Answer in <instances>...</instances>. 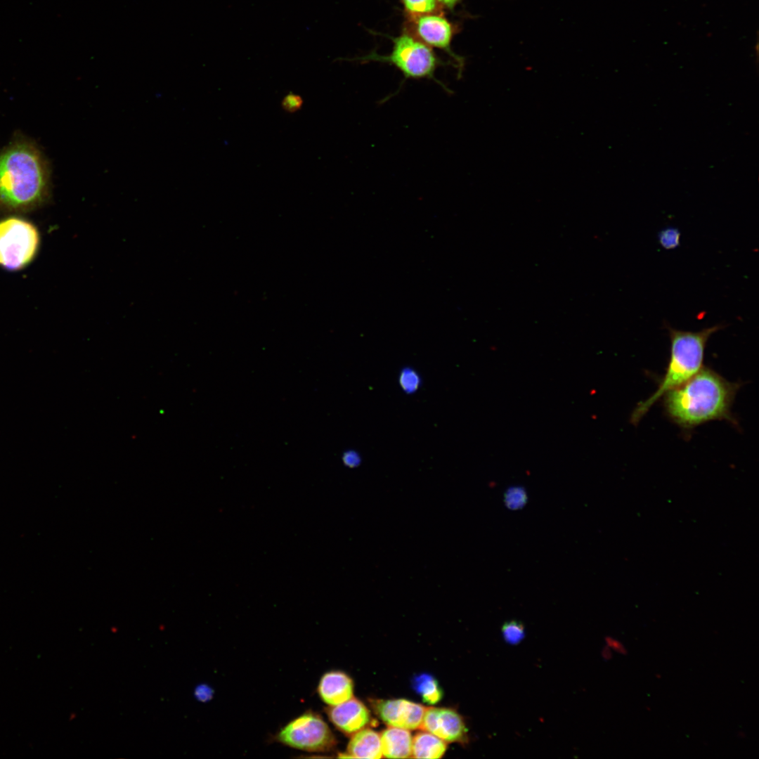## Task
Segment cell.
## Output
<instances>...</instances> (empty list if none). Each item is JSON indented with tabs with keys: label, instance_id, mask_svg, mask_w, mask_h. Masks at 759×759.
Here are the masks:
<instances>
[{
	"label": "cell",
	"instance_id": "cell-1",
	"mask_svg": "<svg viewBox=\"0 0 759 759\" xmlns=\"http://www.w3.org/2000/svg\"><path fill=\"white\" fill-rule=\"evenodd\" d=\"M739 387L715 371L701 368L682 385L663 396L668 417L682 428L689 429L715 420L734 422L731 407Z\"/></svg>",
	"mask_w": 759,
	"mask_h": 759
},
{
	"label": "cell",
	"instance_id": "cell-2",
	"mask_svg": "<svg viewBox=\"0 0 759 759\" xmlns=\"http://www.w3.org/2000/svg\"><path fill=\"white\" fill-rule=\"evenodd\" d=\"M44 162L34 148L16 143L0 155V200L12 208L39 202L47 187Z\"/></svg>",
	"mask_w": 759,
	"mask_h": 759
},
{
	"label": "cell",
	"instance_id": "cell-3",
	"mask_svg": "<svg viewBox=\"0 0 759 759\" xmlns=\"http://www.w3.org/2000/svg\"><path fill=\"white\" fill-rule=\"evenodd\" d=\"M722 327L717 325L697 332L667 327L670 340V354L667 369L657 389L647 399L640 402L634 409L630 417L631 423L636 425L661 397L686 382L701 369L707 342Z\"/></svg>",
	"mask_w": 759,
	"mask_h": 759
},
{
	"label": "cell",
	"instance_id": "cell-4",
	"mask_svg": "<svg viewBox=\"0 0 759 759\" xmlns=\"http://www.w3.org/2000/svg\"><path fill=\"white\" fill-rule=\"evenodd\" d=\"M391 39L392 48L387 55H379L373 51L353 60L362 63L373 61L387 63L397 68L406 79H432L446 91L450 92L435 77L436 69L445 63L439 60L432 48L406 29L401 34L391 37Z\"/></svg>",
	"mask_w": 759,
	"mask_h": 759
},
{
	"label": "cell",
	"instance_id": "cell-5",
	"mask_svg": "<svg viewBox=\"0 0 759 759\" xmlns=\"http://www.w3.org/2000/svg\"><path fill=\"white\" fill-rule=\"evenodd\" d=\"M275 739L285 746L307 752H328L337 744L335 735L323 717L312 711L287 723Z\"/></svg>",
	"mask_w": 759,
	"mask_h": 759
},
{
	"label": "cell",
	"instance_id": "cell-6",
	"mask_svg": "<svg viewBox=\"0 0 759 759\" xmlns=\"http://www.w3.org/2000/svg\"><path fill=\"white\" fill-rule=\"evenodd\" d=\"M39 235L30 222L18 217L0 221V266L17 271L30 264L37 252Z\"/></svg>",
	"mask_w": 759,
	"mask_h": 759
},
{
	"label": "cell",
	"instance_id": "cell-7",
	"mask_svg": "<svg viewBox=\"0 0 759 759\" xmlns=\"http://www.w3.org/2000/svg\"><path fill=\"white\" fill-rule=\"evenodd\" d=\"M409 28L406 30L423 43L448 53L457 63L459 74L463 67L462 58L451 49V42L456 32V27L448 20L443 12L426 14L408 20Z\"/></svg>",
	"mask_w": 759,
	"mask_h": 759
},
{
	"label": "cell",
	"instance_id": "cell-8",
	"mask_svg": "<svg viewBox=\"0 0 759 759\" xmlns=\"http://www.w3.org/2000/svg\"><path fill=\"white\" fill-rule=\"evenodd\" d=\"M373 713L388 727L414 730L421 727L426 707L405 699H370Z\"/></svg>",
	"mask_w": 759,
	"mask_h": 759
},
{
	"label": "cell",
	"instance_id": "cell-9",
	"mask_svg": "<svg viewBox=\"0 0 759 759\" xmlns=\"http://www.w3.org/2000/svg\"><path fill=\"white\" fill-rule=\"evenodd\" d=\"M420 728L446 743L464 745L469 742L468 729L463 717L451 708H426Z\"/></svg>",
	"mask_w": 759,
	"mask_h": 759
},
{
	"label": "cell",
	"instance_id": "cell-10",
	"mask_svg": "<svg viewBox=\"0 0 759 759\" xmlns=\"http://www.w3.org/2000/svg\"><path fill=\"white\" fill-rule=\"evenodd\" d=\"M325 713L334 727L347 737L376 721L365 703L353 696L338 705L328 706Z\"/></svg>",
	"mask_w": 759,
	"mask_h": 759
},
{
	"label": "cell",
	"instance_id": "cell-11",
	"mask_svg": "<svg viewBox=\"0 0 759 759\" xmlns=\"http://www.w3.org/2000/svg\"><path fill=\"white\" fill-rule=\"evenodd\" d=\"M353 690L350 675L338 670L325 673L317 687L319 697L327 706H336L350 699L353 696Z\"/></svg>",
	"mask_w": 759,
	"mask_h": 759
},
{
	"label": "cell",
	"instance_id": "cell-12",
	"mask_svg": "<svg viewBox=\"0 0 759 759\" xmlns=\"http://www.w3.org/2000/svg\"><path fill=\"white\" fill-rule=\"evenodd\" d=\"M382 757L411 758L413 737L409 730L388 727L379 733Z\"/></svg>",
	"mask_w": 759,
	"mask_h": 759
},
{
	"label": "cell",
	"instance_id": "cell-13",
	"mask_svg": "<svg viewBox=\"0 0 759 759\" xmlns=\"http://www.w3.org/2000/svg\"><path fill=\"white\" fill-rule=\"evenodd\" d=\"M350 737L346 746V753L349 758H382L380 734L370 727L356 732Z\"/></svg>",
	"mask_w": 759,
	"mask_h": 759
},
{
	"label": "cell",
	"instance_id": "cell-14",
	"mask_svg": "<svg viewBox=\"0 0 759 759\" xmlns=\"http://www.w3.org/2000/svg\"><path fill=\"white\" fill-rule=\"evenodd\" d=\"M447 750V743L427 732H417L413 737L411 758H441Z\"/></svg>",
	"mask_w": 759,
	"mask_h": 759
},
{
	"label": "cell",
	"instance_id": "cell-15",
	"mask_svg": "<svg viewBox=\"0 0 759 759\" xmlns=\"http://www.w3.org/2000/svg\"><path fill=\"white\" fill-rule=\"evenodd\" d=\"M413 690L421 697L423 703L433 706L443 696V691L435 677L428 673L414 675L411 680Z\"/></svg>",
	"mask_w": 759,
	"mask_h": 759
},
{
	"label": "cell",
	"instance_id": "cell-16",
	"mask_svg": "<svg viewBox=\"0 0 759 759\" xmlns=\"http://www.w3.org/2000/svg\"><path fill=\"white\" fill-rule=\"evenodd\" d=\"M407 20L420 15L441 12L442 7L436 0H400Z\"/></svg>",
	"mask_w": 759,
	"mask_h": 759
},
{
	"label": "cell",
	"instance_id": "cell-17",
	"mask_svg": "<svg viewBox=\"0 0 759 759\" xmlns=\"http://www.w3.org/2000/svg\"><path fill=\"white\" fill-rule=\"evenodd\" d=\"M398 383L401 389L407 394L415 393L422 385L420 374L413 368L404 367L400 372Z\"/></svg>",
	"mask_w": 759,
	"mask_h": 759
},
{
	"label": "cell",
	"instance_id": "cell-18",
	"mask_svg": "<svg viewBox=\"0 0 759 759\" xmlns=\"http://www.w3.org/2000/svg\"><path fill=\"white\" fill-rule=\"evenodd\" d=\"M528 500L526 490L522 486H514L508 488L504 494L505 506L512 510L524 507Z\"/></svg>",
	"mask_w": 759,
	"mask_h": 759
},
{
	"label": "cell",
	"instance_id": "cell-19",
	"mask_svg": "<svg viewBox=\"0 0 759 759\" xmlns=\"http://www.w3.org/2000/svg\"><path fill=\"white\" fill-rule=\"evenodd\" d=\"M504 640L510 644L519 643L524 637L525 630L522 623L517 621H510L502 627Z\"/></svg>",
	"mask_w": 759,
	"mask_h": 759
},
{
	"label": "cell",
	"instance_id": "cell-20",
	"mask_svg": "<svg viewBox=\"0 0 759 759\" xmlns=\"http://www.w3.org/2000/svg\"><path fill=\"white\" fill-rule=\"evenodd\" d=\"M680 231L675 228H668L659 233V241L661 245L666 249H675L680 245Z\"/></svg>",
	"mask_w": 759,
	"mask_h": 759
},
{
	"label": "cell",
	"instance_id": "cell-21",
	"mask_svg": "<svg viewBox=\"0 0 759 759\" xmlns=\"http://www.w3.org/2000/svg\"><path fill=\"white\" fill-rule=\"evenodd\" d=\"M304 104L302 97L293 92L286 94L281 100L282 109L288 113H294L299 111Z\"/></svg>",
	"mask_w": 759,
	"mask_h": 759
},
{
	"label": "cell",
	"instance_id": "cell-22",
	"mask_svg": "<svg viewBox=\"0 0 759 759\" xmlns=\"http://www.w3.org/2000/svg\"><path fill=\"white\" fill-rule=\"evenodd\" d=\"M342 461L345 466L354 468L361 465V457L357 451L348 450L343 453Z\"/></svg>",
	"mask_w": 759,
	"mask_h": 759
},
{
	"label": "cell",
	"instance_id": "cell-23",
	"mask_svg": "<svg viewBox=\"0 0 759 759\" xmlns=\"http://www.w3.org/2000/svg\"><path fill=\"white\" fill-rule=\"evenodd\" d=\"M195 693L198 700L207 701L212 697L213 690L207 685H200L196 688Z\"/></svg>",
	"mask_w": 759,
	"mask_h": 759
},
{
	"label": "cell",
	"instance_id": "cell-24",
	"mask_svg": "<svg viewBox=\"0 0 759 759\" xmlns=\"http://www.w3.org/2000/svg\"><path fill=\"white\" fill-rule=\"evenodd\" d=\"M439 4L443 8L453 10L455 7L461 2L462 0H436Z\"/></svg>",
	"mask_w": 759,
	"mask_h": 759
},
{
	"label": "cell",
	"instance_id": "cell-25",
	"mask_svg": "<svg viewBox=\"0 0 759 759\" xmlns=\"http://www.w3.org/2000/svg\"><path fill=\"white\" fill-rule=\"evenodd\" d=\"M609 644L611 646V647L614 648L618 653L622 654H627L626 649L618 641L612 640L609 641Z\"/></svg>",
	"mask_w": 759,
	"mask_h": 759
},
{
	"label": "cell",
	"instance_id": "cell-26",
	"mask_svg": "<svg viewBox=\"0 0 759 759\" xmlns=\"http://www.w3.org/2000/svg\"><path fill=\"white\" fill-rule=\"evenodd\" d=\"M737 735H738V737H739V738H744V737H746V734H745V733H744V732L743 731H739V732L737 733Z\"/></svg>",
	"mask_w": 759,
	"mask_h": 759
}]
</instances>
